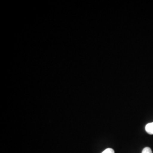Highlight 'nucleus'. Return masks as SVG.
Returning <instances> with one entry per match:
<instances>
[{
    "label": "nucleus",
    "mask_w": 153,
    "mask_h": 153,
    "mask_svg": "<svg viewBox=\"0 0 153 153\" xmlns=\"http://www.w3.org/2000/svg\"><path fill=\"white\" fill-rule=\"evenodd\" d=\"M142 153H153L151 148L146 147L142 150Z\"/></svg>",
    "instance_id": "obj_2"
},
{
    "label": "nucleus",
    "mask_w": 153,
    "mask_h": 153,
    "mask_svg": "<svg viewBox=\"0 0 153 153\" xmlns=\"http://www.w3.org/2000/svg\"><path fill=\"white\" fill-rule=\"evenodd\" d=\"M145 130L149 134H153V123L148 124L145 126Z\"/></svg>",
    "instance_id": "obj_1"
},
{
    "label": "nucleus",
    "mask_w": 153,
    "mask_h": 153,
    "mask_svg": "<svg viewBox=\"0 0 153 153\" xmlns=\"http://www.w3.org/2000/svg\"><path fill=\"white\" fill-rule=\"evenodd\" d=\"M102 153H115V152H114V150L112 149L108 148V149H105Z\"/></svg>",
    "instance_id": "obj_3"
}]
</instances>
